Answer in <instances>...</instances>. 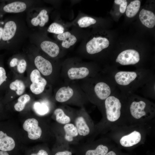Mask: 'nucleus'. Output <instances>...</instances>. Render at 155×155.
Wrapping results in <instances>:
<instances>
[{
	"label": "nucleus",
	"instance_id": "2f4dec72",
	"mask_svg": "<svg viewBox=\"0 0 155 155\" xmlns=\"http://www.w3.org/2000/svg\"><path fill=\"white\" fill-rule=\"evenodd\" d=\"M72 153L71 151L65 150L59 151L56 153L54 155H72Z\"/></svg>",
	"mask_w": 155,
	"mask_h": 155
},
{
	"label": "nucleus",
	"instance_id": "f03ea898",
	"mask_svg": "<svg viewBox=\"0 0 155 155\" xmlns=\"http://www.w3.org/2000/svg\"><path fill=\"white\" fill-rule=\"evenodd\" d=\"M119 92L120 91H117L116 89L113 94L105 100L107 118L111 122L117 120L121 115L122 104L118 98Z\"/></svg>",
	"mask_w": 155,
	"mask_h": 155
},
{
	"label": "nucleus",
	"instance_id": "bb28decb",
	"mask_svg": "<svg viewBox=\"0 0 155 155\" xmlns=\"http://www.w3.org/2000/svg\"><path fill=\"white\" fill-rule=\"evenodd\" d=\"M96 20L94 19L89 17L85 16L80 18L78 21L79 26L81 28H86L94 24Z\"/></svg>",
	"mask_w": 155,
	"mask_h": 155
},
{
	"label": "nucleus",
	"instance_id": "dca6fc26",
	"mask_svg": "<svg viewBox=\"0 0 155 155\" xmlns=\"http://www.w3.org/2000/svg\"><path fill=\"white\" fill-rule=\"evenodd\" d=\"M57 38L59 40L62 41V46L66 49L74 45L77 41L76 37L68 31L58 34Z\"/></svg>",
	"mask_w": 155,
	"mask_h": 155
},
{
	"label": "nucleus",
	"instance_id": "4468645a",
	"mask_svg": "<svg viewBox=\"0 0 155 155\" xmlns=\"http://www.w3.org/2000/svg\"><path fill=\"white\" fill-rule=\"evenodd\" d=\"M73 91L69 86L63 87L59 88L55 95L56 100L60 102H65L69 100L73 96Z\"/></svg>",
	"mask_w": 155,
	"mask_h": 155
},
{
	"label": "nucleus",
	"instance_id": "c9c22d12",
	"mask_svg": "<svg viewBox=\"0 0 155 155\" xmlns=\"http://www.w3.org/2000/svg\"><path fill=\"white\" fill-rule=\"evenodd\" d=\"M105 155H117L113 151H111L107 152Z\"/></svg>",
	"mask_w": 155,
	"mask_h": 155
},
{
	"label": "nucleus",
	"instance_id": "e433bc0d",
	"mask_svg": "<svg viewBox=\"0 0 155 155\" xmlns=\"http://www.w3.org/2000/svg\"><path fill=\"white\" fill-rule=\"evenodd\" d=\"M3 29L1 27H0V40L2 38L3 32Z\"/></svg>",
	"mask_w": 155,
	"mask_h": 155
},
{
	"label": "nucleus",
	"instance_id": "39448f33",
	"mask_svg": "<svg viewBox=\"0 0 155 155\" xmlns=\"http://www.w3.org/2000/svg\"><path fill=\"white\" fill-rule=\"evenodd\" d=\"M30 78L32 82L30 86L31 91L35 94L42 92L47 84V81L42 77L40 72L37 69L33 70L31 72Z\"/></svg>",
	"mask_w": 155,
	"mask_h": 155
},
{
	"label": "nucleus",
	"instance_id": "aec40b11",
	"mask_svg": "<svg viewBox=\"0 0 155 155\" xmlns=\"http://www.w3.org/2000/svg\"><path fill=\"white\" fill-rule=\"evenodd\" d=\"M140 6V2L139 0H135L130 2L127 6L126 14L129 18L134 17L138 11Z\"/></svg>",
	"mask_w": 155,
	"mask_h": 155
},
{
	"label": "nucleus",
	"instance_id": "f257e3e1",
	"mask_svg": "<svg viewBox=\"0 0 155 155\" xmlns=\"http://www.w3.org/2000/svg\"><path fill=\"white\" fill-rule=\"evenodd\" d=\"M109 76L116 88L125 94L133 93L154 78L152 70L143 69L133 71L110 70Z\"/></svg>",
	"mask_w": 155,
	"mask_h": 155
},
{
	"label": "nucleus",
	"instance_id": "20e7f679",
	"mask_svg": "<svg viewBox=\"0 0 155 155\" xmlns=\"http://www.w3.org/2000/svg\"><path fill=\"white\" fill-rule=\"evenodd\" d=\"M6 123L0 122V150L9 151L12 150L15 146L14 139L7 131Z\"/></svg>",
	"mask_w": 155,
	"mask_h": 155
},
{
	"label": "nucleus",
	"instance_id": "a878e982",
	"mask_svg": "<svg viewBox=\"0 0 155 155\" xmlns=\"http://www.w3.org/2000/svg\"><path fill=\"white\" fill-rule=\"evenodd\" d=\"M47 11L45 9L42 10L35 17L38 24L40 27H43L49 20V16L47 14Z\"/></svg>",
	"mask_w": 155,
	"mask_h": 155
},
{
	"label": "nucleus",
	"instance_id": "f3484780",
	"mask_svg": "<svg viewBox=\"0 0 155 155\" xmlns=\"http://www.w3.org/2000/svg\"><path fill=\"white\" fill-rule=\"evenodd\" d=\"M75 125L78 130L79 135L85 136L89 134L90 132V128L83 117H78L75 119Z\"/></svg>",
	"mask_w": 155,
	"mask_h": 155
},
{
	"label": "nucleus",
	"instance_id": "b1692460",
	"mask_svg": "<svg viewBox=\"0 0 155 155\" xmlns=\"http://www.w3.org/2000/svg\"><path fill=\"white\" fill-rule=\"evenodd\" d=\"M108 151V148L106 146L100 144L95 149L86 151L85 155H105Z\"/></svg>",
	"mask_w": 155,
	"mask_h": 155
},
{
	"label": "nucleus",
	"instance_id": "72a5a7b5",
	"mask_svg": "<svg viewBox=\"0 0 155 155\" xmlns=\"http://www.w3.org/2000/svg\"><path fill=\"white\" fill-rule=\"evenodd\" d=\"M18 60L16 58H13L11 59L10 63V65L11 67H14L18 64Z\"/></svg>",
	"mask_w": 155,
	"mask_h": 155
},
{
	"label": "nucleus",
	"instance_id": "9d476101",
	"mask_svg": "<svg viewBox=\"0 0 155 155\" xmlns=\"http://www.w3.org/2000/svg\"><path fill=\"white\" fill-rule=\"evenodd\" d=\"M141 135L140 132L134 131L129 134L124 136L120 140L121 144L125 147L133 146L141 141Z\"/></svg>",
	"mask_w": 155,
	"mask_h": 155
},
{
	"label": "nucleus",
	"instance_id": "6e6552de",
	"mask_svg": "<svg viewBox=\"0 0 155 155\" xmlns=\"http://www.w3.org/2000/svg\"><path fill=\"white\" fill-rule=\"evenodd\" d=\"M147 104L142 100H134L131 104L129 110L131 115L135 118L139 119L146 115L145 109Z\"/></svg>",
	"mask_w": 155,
	"mask_h": 155
},
{
	"label": "nucleus",
	"instance_id": "f704fd0d",
	"mask_svg": "<svg viewBox=\"0 0 155 155\" xmlns=\"http://www.w3.org/2000/svg\"><path fill=\"white\" fill-rule=\"evenodd\" d=\"M0 155H9V154L7 152L0 150Z\"/></svg>",
	"mask_w": 155,
	"mask_h": 155
},
{
	"label": "nucleus",
	"instance_id": "4c0bfd02",
	"mask_svg": "<svg viewBox=\"0 0 155 155\" xmlns=\"http://www.w3.org/2000/svg\"><path fill=\"white\" fill-rule=\"evenodd\" d=\"M1 104L0 102V110L1 109ZM3 118V117H2V115L1 114H0V119H2Z\"/></svg>",
	"mask_w": 155,
	"mask_h": 155
},
{
	"label": "nucleus",
	"instance_id": "5701e85b",
	"mask_svg": "<svg viewBox=\"0 0 155 155\" xmlns=\"http://www.w3.org/2000/svg\"><path fill=\"white\" fill-rule=\"evenodd\" d=\"M30 99V96L27 94L20 96L18 99V102L14 106L15 110L18 112L22 111L24 109L26 104L29 101Z\"/></svg>",
	"mask_w": 155,
	"mask_h": 155
},
{
	"label": "nucleus",
	"instance_id": "6ab92c4d",
	"mask_svg": "<svg viewBox=\"0 0 155 155\" xmlns=\"http://www.w3.org/2000/svg\"><path fill=\"white\" fill-rule=\"evenodd\" d=\"M26 8V5L24 3L17 1L6 5L3 9L7 12L17 13L23 11Z\"/></svg>",
	"mask_w": 155,
	"mask_h": 155
},
{
	"label": "nucleus",
	"instance_id": "c85d7f7f",
	"mask_svg": "<svg viewBox=\"0 0 155 155\" xmlns=\"http://www.w3.org/2000/svg\"><path fill=\"white\" fill-rule=\"evenodd\" d=\"M26 62L24 59L20 60L17 65V69L18 72L21 73H24L26 67Z\"/></svg>",
	"mask_w": 155,
	"mask_h": 155
},
{
	"label": "nucleus",
	"instance_id": "a211bd4d",
	"mask_svg": "<svg viewBox=\"0 0 155 155\" xmlns=\"http://www.w3.org/2000/svg\"><path fill=\"white\" fill-rule=\"evenodd\" d=\"M63 129L65 132L64 138L67 142H72L74 138L79 135L76 127L73 123H69L64 125Z\"/></svg>",
	"mask_w": 155,
	"mask_h": 155
},
{
	"label": "nucleus",
	"instance_id": "ddd939ff",
	"mask_svg": "<svg viewBox=\"0 0 155 155\" xmlns=\"http://www.w3.org/2000/svg\"><path fill=\"white\" fill-rule=\"evenodd\" d=\"M89 73V69L85 67H72L67 72L68 76L71 80L84 78L87 76Z\"/></svg>",
	"mask_w": 155,
	"mask_h": 155
},
{
	"label": "nucleus",
	"instance_id": "0eeeda50",
	"mask_svg": "<svg viewBox=\"0 0 155 155\" xmlns=\"http://www.w3.org/2000/svg\"><path fill=\"white\" fill-rule=\"evenodd\" d=\"M109 44L108 40L105 38L101 36L94 37L87 42L86 50L88 54H96L108 47Z\"/></svg>",
	"mask_w": 155,
	"mask_h": 155
},
{
	"label": "nucleus",
	"instance_id": "412c9836",
	"mask_svg": "<svg viewBox=\"0 0 155 155\" xmlns=\"http://www.w3.org/2000/svg\"><path fill=\"white\" fill-rule=\"evenodd\" d=\"M54 113L56 120L59 123L65 125L69 123L71 121L70 118L65 114L63 110L60 108L56 109Z\"/></svg>",
	"mask_w": 155,
	"mask_h": 155
},
{
	"label": "nucleus",
	"instance_id": "9b49d317",
	"mask_svg": "<svg viewBox=\"0 0 155 155\" xmlns=\"http://www.w3.org/2000/svg\"><path fill=\"white\" fill-rule=\"evenodd\" d=\"M139 18L144 25L149 28H153L155 25V16L151 11L142 9L139 14Z\"/></svg>",
	"mask_w": 155,
	"mask_h": 155
},
{
	"label": "nucleus",
	"instance_id": "423d86ee",
	"mask_svg": "<svg viewBox=\"0 0 155 155\" xmlns=\"http://www.w3.org/2000/svg\"><path fill=\"white\" fill-rule=\"evenodd\" d=\"M24 130L27 132L28 137L32 140H36L41 136L42 130L39 125L38 120L34 118H29L24 122L23 125Z\"/></svg>",
	"mask_w": 155,
	"mask_h": 155
},
{
	"label": "nucleus",
	"instance_id": "473e14b6",
	"mask_svg": "<svg viewBox=\"0 0 155 155\" xmlns=\"http://www.w3.org/2000/svg\"><path fill=\"white\" fill-rule=\"evenodd\" d=\"M30 155H49L48 152L45 150L41 149L36 153H32Z\"/></svg>",
	"mask_w": 155,
	"mask_h": 155
},
{
	"label": "nucleus",
	"instance_id": "7ed1b4c3",
	"mask_svg": "<svg viewBox=\"0 0 155 155\" xmlns=\"http://www.w3.org/2000/svg\"><path fill=\"white\" fill-rule=\"evenodd\" d=\"M140 55L135 50L129 49L124 50L118 55L115 62L122 65H134L140 61Z\"/></svg>",
	"mask_w": 155,
	"mask_h": 155
},
{
	"label": "nucleus",
	"instance_id": "2eb2a0df",
	"mask_svg": "<svg viewBox=\"0 0 155 155\" xmlns=\"http://www.w3.org/2000/svg\"><path fill=\"white\" fill-rule=\"evenodd\" d=\"M17 29L16 23L10 21L5 24L3 30L2 38L4 41H7L12 38L14 36Z\"/></svg>",
	"mask_w": 155,
	"mask_h": 155
},
{
	"label": "nucleus",
	"instance_id": "1a4fd4ad",
	"mask_svg": "<svg viewBox=\"0 0 155 155\" xmlns=\"http://www.w3.org/2000/svg\"><path fill=\"white\" fill-rule=\"evenodd\" d=\"M34 64L38 70L43 75L47 76L51 73L53 67L51 63L42 57L37 56L34 59Z\"/></svg>",
	"mask_w": 155,
	"mask_h": 155
},
{
	"label": "nucleus",
	"instance_id": "4be33fe9",
	"mask_svg": "<svg viewBox=\"0 0 155 155\" xmlns=\"http://www.w3.org/2000/svg\"><path fill=\"white\" fill-rule=\"evenodd\" d=\"M9 87L11 90L16 91L18 95H21L24 93L26 88L23 81L19 80H16L11 82Z\"/></svg>",
	"mask_w": 155,
	"mask_h": 155
},
{
	"label": "nucleus",
	"instance_id": "393cba45",
	"mask_svg": "<svg viewBox=\"0 0 155 155\" xmlns=\"http://www.w3.org/2000/svg\"><path fill=\"white\" fill-rule=\"evenodd\" d=\"M33 107L35 112L40 115L46 114L49 110L48 106L43 103L36 102L34 103Z\"/></svg>",
	"mask_w": 155,
	"mask_h": 155
},
{
	"label": "nucleus",
	"instance_id": "f8f14e48",
	"mask_svg": "<svg viewBox=\"0 0 155 155\" xmlns=\"http://www.w3.org/2000/svg\"><path fill=\"white\" fill-rule=\"evenodd\" d=\"M42 49L50 56L55 57H57L59 52V48L55 43L52 41L45 40L40 44Z\"/></svg>",
	"mask_w": 155,
	"mask_h": 155
},
{
	"label": "nucleus",
	"instance_id": "c756f323",
	"mask_svg": "<svg viewBox=\"0 0 155 155\" xmlns=\"http://www.w3.org/2000/svg\"><path fill=\"white\" fill-rule=\"evenodd\" d=\"M115 3L120 5L119 10L121 13H123L126 10L127 6V2L126 0H115Z\"/></svg>",
	"mask_w": 155,
	"mask_h": 155
},
{
	"label": "nucleus",
	"instance_id": "cd10ccee",
	"mask_svg": "<svg viewBox=\"0 0 155 155\" xmlns=\"http://www.w3.org/2000/svg\"><path fill=\"white\" fill-rule=\"evenodd\" d=\"M64 30V27L61 24L56 22L51 24L47 29L49 32L58 34L63 33Z\"/></svg>",
	"mask_w": 155,
	"mask_h": 155
},
{
	"label": "nucleus",
	"instance_id": "7c9ffc66",
	"mask_svg": "<svg viewBox=\"0 0 155 155\" xmlns=\"http://www.w3.org/2000/svg\"><path fill=\"white\" fill-rule=\"evenodd\" d=\"M7 77L4 68L0 66V86L7 81Z\"/></svg>",
	"mask_w": 155,
	"mask_h": 155
}]
</instances>
